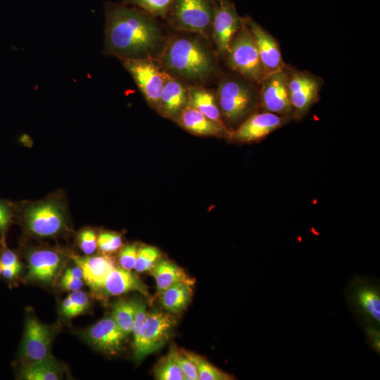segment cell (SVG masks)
I'll list each match as a JSON object with an SVG mask.
<instances>
[{"label":"cell","mask_w":380,"mask_h":380,"mask_svg":"<svg viewBox=\"0 0 380 380\" xmlns=\"http://www.w3.org/2000/svg\"><path fill=\"white\" fill-rule=\"evenodd\" d=\"M105 16V55L121 61L148 58L162 42L153 17L138 8L108 3Z\"/></svg>","instance_id":"obj_1"},{"label":"cell","mask_w":380,"mask_h":380,"mask_svg":"<svg viewBox=\"0 0 380 380\" xmlns=\"http://www.w3.org/2000/svg\"><path fill=\"white\" fill-rule=\"evenodd\" d=\"M160 61L170 75L191 81L206 80L215 71L211 51L198 39L189 37L170 39L161 52Z\"/></svg>","instance_id":"obj_2"},{"label":"cell","mask_w":380,"mask_h":380,"mask_svg":"<svg viewBox=\"0 0 380 380\" xmlns=\"http://www.w3.org/2000/svg\"><path fill=\"white\" fill-rule=\"evenodd\" d=\"M347 304L365 331L371 348L379 353L380 286L374 277L355 276L345 289Z\"/></svg>","instance_id":"obj_3"},{"label":"cell","mask_w":380,"mask_h":380,"mask_svg":"<svg viewBox=\"0 0 380 380\" xmlns=\"http://www.w3.org/2000/svg\"><path fill=\"white\" fill-rule=\"evenodd\" d=\"M217 99L222 117L235 124L259 105V91L244 77H227L218 85Z\"/></svg>","instance_id":"obj_4"},{"label":"cell","mask_w":380,"mask_h":380,"mask_svg":"<svg viewBox=\"0 0 380 380\" xmlns=\"http://www.w3.org/2000/svg\"><path fill=\"white\" fill-rule=\"evenodd\" d=\"M21 208L24 227L32 236L53 237L61 234L66 227L65 207L58 200L47 198L24 205Z\"/></svg>","instance_id":"obj_5"},{"label":"cell","mask_w":380,"mask_h":380,"mask_svg":"<svg viewBox=\"0 0 380 380\" xmlns=\"http://www.w3.org/2000/svg\"><path fill=\"white\" fill-rule=\"evenodd\" d=\"M228 65L251 82L260 84L266 77L253 38L243 22L227 53Z\"/></svg>","instance_id":"obj_6"},{"label":"cell","mask_w":380,"mask_h":380,"mask_svg":"<svg viewBox=\"0 0 380 380\" xmlns=\"http://www.w3.org/2000/svg\"><path fill=\"white\" fill-rule=\"evenodd\" d=\"M176 322L175 317L168 312H148L137 338L133 341L135 360L141 361L161 348L170 338Z\"/></svg>","instance_id":"obj_7"},{"label":"cell","mask_w":380,"mask_h":380,"mask_svg":"<svg viewBox=\"0 0 380 380\" xmlns=\"http://www.w3.org/2000/svg\"><path fill=\"white\" fill-rule=\"evenodd\" d=\"M213 0H175L169 19L177 29L202 35L211 30L215 4Z\"/></svg>","instance_id":"obj_8"},{"label":"cell","mask_w":380,"mask_h":380,"mask_svg":"<svg viewBox=\"0 0 380 380\" xmlns=\"http://www.w3.org/2000/svg\"><path fill=\"white\" fill-rule=\"evenodd\" d=\"M148 103L157 110L168 73L151 57L122 60Z\"/></svg>","instance_id":"obj_9"},{"label":"cell","mask_w":380,"mask_h":380,"mask_svg":"<svg viewBox=\"0 0 380 380\" xmlns=\"http://www.w3.org/2000/svg\"><path fill=\"white\" fill-rule=\"evenodd\" d=\"M287 84L293 118H303L316 103L322 87V80L310 72L289 68Z\"/></svg>","instance_id":"obj_10"},{"label":"cell","mask_w":380,"mask_h":380,"mask_svg":"<svg viewBox=\"0 0 380 380\" xmlns=\"http://www.w3.org/2000/svg\"><path fill=\"white\" fill-rule=\"evenodd\" d=\"M260 84L259 105L264 111L293 118L288 89L286 65L284 69L267 75Z\"/></svg>","instance_id":"obj_11"},{"label":"cell","mask_w":380,"mask_h":380,"mask_svg":"<svg viewBox=\"0 0 380 380\" xmlns=\"http://www.w3.org/2000/svg\"><path fill=\"white\" fill-rule=\"evenodd\" d=\"M53 331L33 315L25 320L20 355L25 362H36L51 357Z\"/></svg>","instance_id":"obj_12"},{"label":"cell","mask_w":380,"mask_h":380,"mask_svg":"<svg viewBox=\"0 0 380 380\" xmlns=\"http://www.w3.org/2000/svg\"><path fill=\"white\" fill-rule=\"evenodd\" d=\"M243 25V18L229 1L215 4L211 30L219 53L227 55L229 45L236 32Z\"/></svg>","instance_id":"obj_13"},{"label":"cell","mask_w":380,"mask_h":380,"mask_svg":"<svg viewBox=\"0 0 380 380\" xmlns=\"http://www.w3.org/2000/svg\"><path fill=\"white\" fill-rule=\"evenodd\" d=\"M291 118L270 112L249 116L238 128L230 132L228 138L239 143L259 141L284 125Z\"/></svg>","instance_id":"obj_14"},{"label":"cell","mask_w":380,"mask_h":380,"mask_svg":"<svg viewBox=\"0 0 380 380\" xmlns=\"http://www.w3.org/2000/svg\"><path fill=\"white\" fill-rule=\"evenodd\" d=\"M243 18L253 38L266 76L284 69L286 65L277 40L253 19Z\"/></svg>","instance_id":"obj_15"},{"label":"cell","mask_w":380,"mask_h":380,"mask_svg":"<svg viewBox=\"0 0 380 380\" xmlns=\"http://www.w3.org/2000/svg\"><path fill=\"white\" fill-rule=\"evenodd\" d=\"M82 336L94 348L109 355L118 353L127 337L111 316L86 329L82 331Z\"/></svg>","instance_id":"obj_16"},{"label":"cell","mask_w":380,"mask_h":380,"mask_svg":"<svg viewBox=\"0 0 380 380\" xmlns=\"http://www.w3.org/2000/svg\"><path fill=\"white\" fill-rule=\"evenodd\" d=\"M64 258L56 251L36 249L27 255V273L29 280L45 284H53L63 265Z\"/></svg>","instance_id":"obj_17"},{"label":"cell","mask_w":380,"mask_h":380,"mask_svg":"<svg viewBox=\"0 0 380 380\" xmlns=\"http://www.w3.org/2000/svg\"><path fill=\"white\" fill-rule=\"evenodd\" d=\"M188 103V87L169 74L161 92L157 111L163 117L175 121Z\"/></svg>","instance_id":"obj_18"},{"label":"cell","mask_w":380,"mask_h":380,"mask_svg":"<svg viewBox=\"0 0 380 380\" xmlns=\"http://www.w3.org/2000/svg\"><path fill=\"white\" fill-rule=\"evenodd\" d=\"M175 121L185 130L195 135L228 137L230 133L224 124L208 118L189 104Z\"/></svg>","instance_id":"obj_19"},{"label":"cell","mask_w":380,"mask_h":380,"mask_svg":"<svg viewBox=\"0 0 380 380\" xmlns=\"http://www.w3.org/2000/svg\"><path fill=\"white\" fill-rule=\"evenodd\" d=\"M98 291L107 296H120L130 291L148 294L147 286L129 270L115 267L107 275Z\"/></svg>","instance_id":"obj_20"},{"label":"cell","mask_w":380,"mask_h":380,"mask_svg":"<svg viewBox=\"0 0 380 380\" xmlns=\"http://www.w3.org/2000/svg\"><path fill=\"white\" fill-rule=\"evenodd\" d=\"M72 259L82 270L83 280L94 291H98L107 275L115 267L107 255L81 257L72 255Z\"/></svg>","instance_id":"obj_21"},{"label":"cell","mask_w":380,"mask_h":380,"mask_svg":"<svg viewBox=\"0 0 380 380\" xmlns=\"http://www.w3.org/2000/svg\"><path fill=\"white\" fill-rule=\"evenodd\" d=\"M151 272L159 293L177 283L184 282L191 285L194 283L183 269L167 260L159 259Z\"/></svg>","instance_id":"obj_22"},{"label":"cell","mask_w":380,"mask_h":380,"mask_svg":"<svg viewBox=\"0 0 380 380\" xmlns=\"http://www.w3.org/2000/svg\"><path fill=\"white\" fill-rule=\"evenodd\" d=\"M63 369L52 356L46 359L24 362L19 370V378L25 380H58L63 377Z\"/></svg>","instance_id":"obj_23"},{"label":"cell","mask_w":380,"mask_h":380,"mask_svg":"<svg viewBox=\"0 0 380 380\" xmlns=\"http://www.w3.org/2000/svg\"><path fill=\"white\" fill-rule=\"evenodd\" d=\"M188 104L208 118L223 123L217 96L210 90L201 87H188Z\"/></svg>","instance_id":"obj_24"},{"label":"cell","mask_w":380,"mask_h":380,"mask_svg":"<svg viewBox=\"0 0 380 380\" xmlns=\"http://www.w3.org/2000/svg\"><path fill=\"white\" fill-rule=\"evenodd\" d=\"M192 293L191 284L177 283L160 293V302L167 312L172 314L179 313L188 305Z\"/></svg>","instance_id":"obj_25"},{"label":"cell","mask_w":380,"mask_h":380,"mask_svg":"<svg viewBox=\"0 0 380 380\" xmlns=\"http://www.w3.org/2000/svg\"><path fill=\"white\" fill-rule=\"evenodd\" d=\"M138 299L120 300L112 307L110 316L126 336L132 332Z\"/></svg>","instance_id":"obj_26"},{"label":"cell","mask_w":380,"mask_h":380,"mask_svg":"<svg viewBox=\"0 0 380 380\" xmlns=\"http://www.w3.org/2000/svg\"><path fill=\"white\" fill-rule=\"evenodd\" d=\"M195 364L199 380H232L234 376L224 372L203 357L191 352L182 350Z\"/></svg>","instance_id":"obj_27"},{"label":"cell","mask_w":380,"mask_h":380,"mask_svg":"<svg viewBox=\"0 0 380 380\" xmlns=\"http://www.w3.org/2000/svg\"><path fill=\"white\" fill-rule=\"evenodd\" d=\"M176 347L172 346L167 355L156 366L154 374L158 380H183L184 376L175 358Z\"/></svg>","instance_id":"obj_28"},{"label":"cell","mask_w":380,"mask_h":380,"mask_svg":"<svg viewBox=\"0 0 380 380\" xmlns=\"http://www.w3.org/2000/svg\"><path fill=\"white\" fill-rule=\"evenodd\" d=\"M89 305L88 295L81 291L71 292L62 302L61 312L68 318L76 317L83 313Z\"/></svg>","instance_id":"obj_29"},{"label":"cell","mask_w":380,"mask_h":380,"mask_svg":"<svg viewBox=\"0 0 380 380\" xmlns=\"http://www.w3.org/2000/svg\"><path fill=\"white\" fill-rule=\"evenodd\" d=\"M175 0H124L123 4L138 8L153 17L168 15Z\"/></svg>","instance_id":"obj_30"},{"label":"cell","mask_w":380,"mask_h":380,"mask_svg":"<svg viewBox=\"0 0 380 380\" xmlns=\"http://www.w3.org/2000/svg\"><path fill=\"white\" fill-rule=\"evenodd\" d=\"M160 251L153 246H144L138 248L134 269L138 272L151 270L160 259Z\"/></svg>","instance_id":"obj_31"},{"label":"cell","mask_w":380,"mask_h":380,"mask_svg":"<svg viewBox=\"0 0 380 380\" xmlns=\"http://www.w3.org/2000/svg\"><path fill=\"white\" fill-rule=\"evenodd\" d=\"M14 205L9 201L0 198V241L6 246V233L13 222Z\"/></svg>","instance_id":"obj_32"},{"label":"cell","mask_w":380,"mask_h":380,"mask_svg":"<svg viewBox=\"0 0 380 380\" xmlns=\"http://www.w3.org/2000/svg\"><path fill=\"white\" fill-rule=\"evenodd\" d=\"M122 244L121 236L111 232H103L97 239V248L103 253H112L119 250Z\"/></svg>","instance_id":"obj_33"},{"label":"cell","mask_w":380,"mask_h":380,"mask_svg":"<svg viewBox=\"0 0 380 380\" xmlns=\"http://www.w3.org/2000/svg\"><path fill=\"white\" fill-rule=\"evenodd\" d=\"M97 236L90 228L82 229L77 235V243L81 251L87 255L94 253L97 248Z\"/></svg>","instance_id":"obj_34"},{"label":"cell","mask_w":380,"mask_h":380,"mask_svg":"<svg viewBox=\"0 0 380 380\" xmlns=\"http://www.w3.org/2000/svg\"><path fill=\"white\" fill-rule=\"evenodd\" d=\"M175 358L185 379L198 380V376L196 367L194 362L189 358L182 351H179L177 348L175 351Z\"/></svg>","instance_id":"obj_35"},{"label":"cell","mask_w":380,"mask_h":380,"mask_svg":"<svg viewBox=\"0 0 380 380\" xmlns=\"http://www.w3.org/2000/svg\"><path fill=\"white\" fill-rule=\"evenodd\" d=\"M138 246L136 243H132L125 246L119 254V263L122 268L131 270L134 269Z\"/></svg>","instance_id":"obj_36"},{"label":"cell","mask_w":380,"mask_h":380,"mask_svg":"<svg viewBox=\"0 0 380 380\" xmlns=\"http://www.w3.org/2000/svg\"><path fill=\"white\" fill-rule=\"evenodd\" d=\"M147 313L148 312L146 310V306L145 303L143 301L139 300L132 332L134 337L133 341H134L137 338L140 329L146 319Z\"/></svg>","instance_id":"obj_37"},{"label":"cell","mask_w":380,"mask_h":380,"mask_svg":"<svg viewBox=\"0 0 380 380\" xmlns=\"http://www.w3.org/2000/svg\"><path fill=\"white\" fill-rule=\"evenodd\" d=\"M83 279H77L65 274H63L61 279V287L70 292L80 290L83 286Z\"/></svg>","instance_id":"obj_38"},{"label":"cell","mask_w":380,"mask_h":380,"mask_svg":"<svg viewBox=\"0 0 380 380\" xmlns=\"http://www.w3.org/2000/svg\"><path fill=\"white\" fill-rule=\"evenodd\" d=\"M0 253V262L1 267L13 266L19 264V259L17 254L12 250L4 246Z\"/></svg>","instance_id":"obj_39"},{"label":"cell","mask_w":380,"mask_h":380,"mask_svg":"<svg viewBox=\"0 0 380 380\" xmlns=\"http://www.w3.org/2000/svg\"><path fill=\"white\" fill-rule=\"evenodd\" d=\"M1 274L7 280L14 279L21 270L20 263L7 267H1Z\"/></svg>","instance_id":"obj_40"},{"label":"cell","mask_w":380,"mask_h":380,"mask_svg":"<svg viewBox=\"0 0 380 380\" xmlns=\"http://www.w3.org/2000/svg\"><path fill=\"white\" fill-rule=\"evenodd\" d=\"M63 274L83 279L82 270L78 265L68 268Z\"/></svg>","instance_id":"obj_41"},{"label":"cell","mask_w":380,"mask_h":380,"mask_svg":"<svg viewBox=\"0 0 380 380\" xmlns=\"http://www.w3.org/2000/svg\"><path fill=\"white\" fill-rule=\"evenodd\" d=\"M214 1H216L217 3H221V2H224V1H228V0H213Z\"/></svg>","instance_id":"obj_42"},{"label":"cell","mask_w":380,"mask_h":380,"mask_svg":"<svg viewBox=\"0 0 380 380\" xmlns=\"http://www.w3.org/2000/svg\"><path fill=\"white\" fill-rule=\"evenodd\" d=\"M1 270H2V268H1V262H0V275L1 274Z\"/></svg>","instance_id":"obj_43"}]
</instances>
